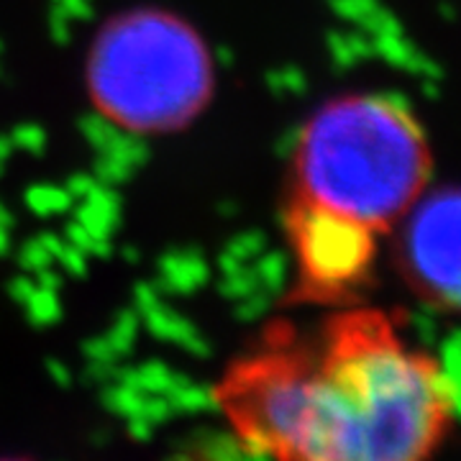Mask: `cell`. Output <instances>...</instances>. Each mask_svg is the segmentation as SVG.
Here are the masks:
<instances>
[{
  "label": "cell",
  "instance_id": "26",
  "mask_svg": "<svg viewBox=\"0 0 461 461\" xmlns=\"http://www.w3.org/2000/svg\"><path fill=\"white\" fill-rule=\"evenodd\" d=\"M272 300H275V295H269L267 290L257 287L254 293H249V295H244L241 300L233 303V315L241 323H257V321H262L264 315L269 313Z\"/></svg>",
  "mask_w": 461,
  "mask_h": 461
},
{
  "label": "cell",
  "instance_id": "59",
  "mask_svg": "<svg viewBox=\"0 0 461 461\" xmlns=\"http://www.w3.org/2000/svg\"><path fill=\"white\" fill-rule=\"evenodd\" d=\"M0 75H3V67H0Z\"/></svg>",
  "mask_w": 461,
  "mask_h": 461
},
{
  "label": "cell",
  "instance_id": "54",
  "mask_svg": "<svg viewBox=\"0 0 461 461\" xmlns=\"http://www.w3.org/2000/svg\"><path fill=\"white\" fill-rule=\"evenodd\" d=\"M11 254V229L0 226V259Z\"/></svg>",
  "mask_w": 461,
  "mask_h": 461
},
{
  "label": "cell",
  "instance_id": "20",
  "mask_svg": "<svg viewBox=\"0 0 461 461\" xmlns=\"http://www.w3.org/2000/svg\"><path fill=\"white\" fill-rule=\"evenodd\" d=\"M372 50L387 65L397 67V69H408L412 54L418 51V47H412L402 33H397V36H375L372 39Z\"/></svg>",
  "mask_w": 461,
  "mask_h": 461
},
{
  "label": "cell",
  "instance_id": "4",
  "mask_svg": "<svg viewBox=\"0 0 461 461\" xmlns=\"http://www.w3.org/2000/svg\"><path fill=\"white\" fill-rule=\"evenodd\" d=\"M402 247L415 282L461 311V187H438L412 205Z\"/></svg>",
  "mask_w": 461,
  "mask_h": 461
},
{
  "label": "cell",
  "instance_id": "42",
  "mask_svg": "<svg viewBox=\"0 0 461 461\" xmlns=\"http://www.w3.org/2000/svg\"><path fill=\"white\" fill-rule=\"evenodd\" d=\"M154 426L149 423L144 415H131V418H126V433H129V438L136 441V444H149L151 441V436H154Z\"/></svg>",
  "mask_w": 461,
  "mask_h": 461
},
{
  "label": "cell",
  "instance_id": "2",
  "mask_svg": "<svg viewBox=\"0 0 461 461\" xmlns=\"http://www.w3.org/2000/svg\"><path fill=\"white\" fill-rule=\"evenodd\" d=\"M297 172L315 205L384 226L429 185L426 136L412 113H397L379 95L323 105L297 151Z\"/></svg>",
  "mask_w": 461,
  "mask_h": 461
},
{
  "label": "cell",
  "instance_id": "55",
  "mask_svg": "<svg viewBox=\"0 0 461 461\" xmlns=\"http://www.w3.org/2000/svg\"><path fill=\"white\" fill-rule=\"evenodd\" d=\"M218 213H221V218H233V215L239 213V205L233 200H226V203L218 205Z\"/></svg>",
  "mask_w": 461,
  "mask_h": 461
},
{
  "label": "cell",
  "instance_id": "34",
  "mask_svg": "<svg viewBox=\"0 0 461 461\" xmlns=\"http://www.w3.org/2000/svg\"><path fill=\"white\" fill-rule=\"evenodd\" d=\"M162 293L157 290L154 282H136L133 285V311L139 315L149 313L151 308H157L162 303Z\"/></svg>",
  "mask_w": 461,
  "mask_h": 461
},
{
  "label": "cell",
  "instance_id": "57",
  "mask_svg": "<svg viewBox=\"0 0 461 461\" xmlns=\"http://www.w3.org/2000/svg\"><path fill=\"white\" fill-rule=\"evenodd\" d=\"M123 259L129 264H139L141 262V254H139V249L136 247H123Z\"/></svg>",
  "mask_w": 461,
  "mask_h": 461
},
{
  "label": "cell",
  "instance_id": "18",
  "mask_svg": "<svg viewBox=\"0 0 461 461\" xmlns=\"http://www.w3.org/2000/svg\"><path fill=\"white\" fill-rule=\"evenodd\" d=\"M139 329H141V315L136 313L133 308H126V311H118L115 313L111 329L105 330L103 336L108 339V344L113 346L118 359H123V357L131 354L133 344H136V336H139Z\"/></svg>",
  "mask_w": 461,
  "mask_h": 461
},
{
  "label": "cell",
  "instance_id": "25",
  "mask_svg": "<svg viewBox=\"0 0 461 461\" xmlns=\"http://www.w3.org/2000/svg\"><path fill=\"white\" fill-rule=\"evenodd\" d=\"M359 26H362V32L369 33L372 39H375V36H397V33H402L400 18H397L393 11L382 8L379 3H375V5L364 14V18L359 21Z\"/></svg>",
  "mask_w": 461,
  "mask_h": 461
},
{
  "label": "cell",
  "instance_id": "39",
  "mask_svg": "<svg viewBox=\"0 0 461 461\" xmlns=\"http://www.w3.org/2000/svg\"><path fill=\"white\" fill-rule=\"evenodd\" d=\"M115 372H118V362H87L83 372V382L103 387V384L113 382Z\"/></svg>",
  "mask_w": 461,
  "mask_h": 461
},
{
  "label": "cell",
  "instance_id": "9",
  "mask_svg": "<svg viewBox=\"0 0 461 461\" xmlns=\"http://www.w3.org/2000/svg\"><path fill=\"white\" fill-rule=\"evenodd\" d=\"M190 375H182L175 372L172 366H167L165 362H151L139 364V366H121L118 364V372H115L113 382H123V384H131L136 390L147 393V395H167L169 390L187 384Z\"/></svg>",
  "mask_w": 461,
  "mask_h": 461
},
{
  "label": "cell",
  "instance_id": "17",
  "mask_svg": "<svg viewBox=\"0 0 461 461\" xmlns=\"http://www.w3.org/2000/svg\"><path fill=\"white\" fill-rule=\"evenodd\" d=\"M100 154H111L118 162L129 165L131 169H139L151 159V147L139 131H123L121 129V133L113 139V144Z\"/></svg>",
  "mask_w": 461,
  "mask_h": 461
},
{
  "label": "cell",
  "instance_id": "27",
  "mask_svg": "<svg viewBox=\"0 0 461 461\" xmlns=\"http://www.w3.org/2000/svg\"><path fill=\"white\" fill-rule=\"evenodd\" d=\"M133 172H136V169H131L129 165H123V162H118L111 154H98L95 162H93V172H90V175L98 182H103V185L118 187V185L131 180Z\"/></svg>",
  "mask_w": 461,
  "mask_h": 461
},
{
  "label": "cell",
  "instance_id": "23",
  "mask_svg": "<svg viewBox=\"0 0 461 461\" xmlns=\"http://www.w3.org/2000/svg\"><path fill=\"white\" fill-rule=\"evenodd\" d=\"M218 295L226 297L230 303H236V300H241L249 293H254L257 287H259V282L254 277V269H251V264L249 267H241V269H236V272H226V275H221V280H218Z\"/></svg>",
  "mask_w": 461,
  "mask_h": 461
},
{
  "label": "cell",
  "instance_id": "41",
  "mask_svg": "<svg viewBox=\"0 0 461 461\" xmlns=\"http://www.w3.org/2000/svg\"><path fill=\"white\" fill-rule=\"evenodd\" d=\"M95 177L90 175V172H75V175H69L65 182V190L69 193V198L75 200V203H80V200L93 190V185H95Z\"/></svg>",
  "mask_w": 461,
  "mask_h": 461
},
{
  "label": "cell",
  "instance_id": "1",
  "mask_svg": "<svg viewBox=\"0 0 461 461\" xmlns=\"http://www.w3.org/2000/svg\"><path fill=\"white\" fill-rule=\"evenodd\" d=\"M433 364L372 326L346 336L321 375H303V405L287 456L412 461L426 456L446 415L430 390Z\"/></svg>",
  "mask_w": 461,
  "mask_h": 461
},
{
  "label": "cell",
  "instance_id": "19",
  "mask_svg": "<svg viewBox=\"0 0 461 461\" xmlns=\"http://www.w3.org/2000/svg\"><path fill=\"white\" fill-rule=\"evenodd\" d=\"M62 236H65V241H69L72 247L83 249L90 259H111V254H113V241H111V239H98V236H93V233L85 230L77 221H69L65 226V230H62Z\"/></svg>",
  "mask_w": 461,
  "mask_h": 461
},
{
  "label": "cell",
  "instance_id": "28",
  "mask_svg": "<svg viewBox=\"0 0 461 461\" xmlns=\"http://www.w3.org/2000/svg\"><path fill=\"white\" fill-rule=\"evenodd\" d=\"M326 47H329L330 65H333L336 75H344L354 65H359L354 51H351V44H348V32L333 29V32L326 33Z\"/></svg>",
  "mask_w": 461,
  "mask_h": 461
},
{
  "label": "cell",
  "instance_id": "14",
  "mask_svg": "<svg viewBox=\"0 0 461 461\" xmlns=\"http://www.w3.org/2000/svg\"><path fill=\"white\" fill-rule=\"evenodd\" d=\"M264 85L275 98H303L311 90L308 75L295 65L275 67L264 75Z\"/></svg>",
  "mask_w": 461,
  "mask_h": 461
},
{
  "label": "cell",
  "instance_id": "51",
  "mask_svg": "<svg viewBox=\"0 0 461 461\" xmlns=\"http://www.w3.org/2000/svg\"><path fill=\"white\" fill-rule=\"evenodd\" d=\"M0 226H5V229H14L16 226V215H14V211L0 200Z\"/></svg>",
  "mask_w": 461,
  "mask_h": 461
},
{
  "label": "cell",
  "instance_id": "5",
  "mask_svg": "<svg viewBox=\"0 0 461 461\" xmlns=\"http://www.w3.org/2000/svg\"><path fill=\"white\" fill-rule=\"evenodd\" d=\"M305 275L321 290H341L362 277L375 257L372 226L308 203L290 215Z\"/></svg>",
  "mask_w": 461,
  "mask_h": 461
},
{
  "label": "cell",
  "instance_id": "46",
  "mask_svg": "<svg viewBox=\"0 0 461 461\" xmlns=\"http://www.w3.org/2000/svg\"><path fill=\"white\" fill-rule=\"evenodd\" d=\"M379 98L384 100L393 111L397 113H412V100L405 95V93H400V90H384V93H377Z\"/></svg>",
  "mask_w": 461,
  "mask_h": 461
},
{
  "label": "cell",
  "instance_id": "32",
  "mask_svg": "<svg viewBox=\"0 0 461 461\" xmlns=\"http://www.w3.org/2000/svg\"><path fill=\"white\" fill-rule=\"evenodd\" d=\"M139 415H144L154 429H159V426H165V423L172 420L175 411H172L167 395H147L144 397V405H141V412H139Z\"/></svg>",
  "mask_w": 461,
  "mask_h": 461
},
{
  "label": "cell",
  "instance_id": "33",
  "mask_svg": "<svg viewBox=\"0 0 461 461\" xmlns=\"http://www.w3.org/2000/svg\"><path fill=\"white\" fill-rule=\"evenodd\" d=\"M47 26H50V36L54 44L67 47L72 41V18L67 16L62 8L50 5V11H47Z\"/></svg>",
  "mask_w": 461,
  "mask_h": 461
},
{
  "label": "cell",
  "instance_id": "36",
  "mask_svg": "<svg viewBox=\"0 0 461 461\" xmlns=\"http://www.w3.org/2000/svg\"><path fill=\"white\" fill-rule=\"evenodd\" d=\"M300 144H303V126L295 123V126L285 129L277 136V141H275V157L277 159H295L297 151H300Z\"/></svg>",
  "mask_w": 461,
  "mask_h": 461
},
{
  "label": "cell",
  "instance_id": "22",
  "mask_svg": "<svg viewBox=\"0 0 461 461\" xmlns=\"http://www.w3.org/2000/svg\"><path fill=\"white\" fill-rule=\"evenodd\" d=\"M11 141H14V149H21L23 154H32V157H44L47 151V144H50V133L44 126L39 123H18L14 126V131L8 133Z\"/></svg>",
  "mask_w": 461,
  "mask_h": 461
},
{
  "label": "cell",
  "instance_id": "56",
  "mask_svg": "<svg viewBox=\"0 0 461 461\" xmlns=\"http://www.w3.org/2000/svg\"><path fill=\"white\" fill-rule=\"evenodd\" d=\"M438 16L446 18V21H454V18H456V5H451V3H441V5H438Z\"/></svg>",
  "mask_w": 461,
  "mask_h": 461
},
{
  "label": "cell",
  "instance_id": "11",
  "mask_svg": "<svg viewBox=\"0 0 461 461\" xmlns=\"http://www.w3.org/2000/svg\"><path fill=\"white\" fill-rule=\"evenodd\" d=\"M251 269H254V277L259 282V287L267 290L269 295L277 297L287 287V280H290V257L282 249L267 247L251 262Z\"/></svg>",
  "mask_w": 461,
  "mask_h": 461
},
{
  "label": "cell",
  "instance_id": "8",
  "mask_svg": "<svg viewBox=\"0 0 461 461\" xmlns=\"http://www.w3.org/2000/svg\"><path fill=\"white\" fill-rule=\"evenodd\" d=\"M72 221H77L85 230H90L98 239H113L123 221V198L111 185L95 182L93 190L75 208Z\"/></svg>",
  "mask_w": 461,
  "mask_h": 461
},
{
  "label": "cell",
  "instance_id": "6",
  "mask_svg": "<svg viewBox=\"0 0 461 461\" xmlns=\"http://www.w3.org/2000/svg\"><path fill=\"white\" fill-rule=\"evenodd\" d=\"M211 282V264L195 247L167 249L157 259V290L165 297L193 295Z\"/></svg>",
  "mask_w": 461,
  "mask_h": 461
},
{
  "label": "cell",
  "instance_id": "48",
  "mask_svg": "<svg viewBox=\"0 0 461 461\" xmlns=\"http://www.w3.org/2000/svg\"><path fill=\"white\" fill-rule=\"evenodd\" d=\"M14 141H11V136L8 133H0V177L5 175V169H8V162H11V157H14Z\"/></svg>",
  "mask_w": 461,
  "mask_h": 461
},
{
  "label": "cell",
  "instance_id": "3",
  "mask_svg": "<svg viewBox=\"0 0 461 461\" xmlns=\"http://www.w3.org/2000/svg\"><path fill=\"white\" fill-rule=\"evenodd\" d=\"M87 83L100 111L118 126L175 131L211 98L213 62L203 39L180 18L133 11L100 32Z\"/></svg>",
  "mask_w": 461,
  "mask_h": 461
},
{
  "label": "cell",
  "instance_id": "47",
  "mask_svg": "<svg viewBox=\"0 0 461 461\" xmlns=\"http://www.w3.org/2000/svg\"><path fill=\"white\" fill-rule=\"evenodd\" d=\"M36 239L41 241V247L47 249L51 254V259H57L59 257V251L65 249V236L62 233H57V230H41V233H36Z\"/></svg>",
  "mask_w": 461,
  "mask_h": 461
},
{
  "label": "cell",
  "instance_id": "53",
  "mask_svg": "<svg viewBox=\"0 0 461 461\" xmlns=\"http://www.w3.org/2000/svg\"><path fill=\"white\" fill-rule=\"evenodd\" d=\"M111 444V433L108 430H95V433H90V446L93 448H103V446Z\"/></svg>",
  "mask_w": 461,
  "mask_h": 461
},
{
  "label": "cell",
  "instance_id": "31",
  "mask_svg": "<svg viewBox=\"0 0 461 461\" xmlns=\"http://www.w3.org/2000/svg\"><path fill=\"white\" fill-rule=\"evenodd\" d=\"M438 369H444L454 384H461V344L451 336L438 344Z\"/></svg>",
  "mask_w": 461,
  "mask_h": 461
},
{
  "label": "cell",
  "instance_id": "50",
  "mask_svg": "<svg viewBox=\"0 0 461 461\" xmlns=\"http://www.w3.org/2000/svg\"><path fill=\"white\" fill-rule=\"evenodd\" d=\"M446 415H451L454 420H459L461 423V384H456V387H454V395H451V400H448Z\"/></svg>",
  "mask_w": 461,
  "mask_h": 461
},
{
  "label": "cell",
  "instance_id": "13",
  "mask_svg": "<svg viewBox=\"0 0 461 461\" xmlns=\"http://www.w3.org/2000/svg\"><path fill=\"white\" fill-rule=\"evenodd\" d=\"M144 397H147V393L136 390L131 384H123V382H108L100 387V405L118 418H123V420L141 412Z\"/></svg>",
  "mask_w": 461,
  "mask_h": 461
},
{
  "label": "cell",
  "instance_id": "24",
  "mask_svg": "<svg viewBox=\"0 0 461 461\" xmlns=\"http://www.w3.org/2000/svg\"><path fill=\"white\" fill-rule=\"evenodd\" d=\"M411 326L415 339L423 346L438 344V308L433 303H420L412 308Z\"/></svg>",
  "mask_w": 461,
  "mask_h": 461
},
{
  "label": "cell",
  "instance_id": "49",
  "mask_svg": "<svg viewBox=\"0 0 461 461\" xmlns=\"http://www.w3.org/2000/svg\"><path fill=\"white\" fill-rule=\"evenodd\" d=\"M211 62H215V65H221V67H233V62H236V54H233L230 47L221 44V47L211 54Z\"/></svg>",
  "mask_w": 461,
  "mask_h": 461
},
{
  "label": "cell",
  "instance_id": "58",
  "mask_svg": "<svg viewBox=\"0 0 461 461\" xmlns=\"http://www.w3.org/2000/svg\"><path fill=\"white\" fill-rule=\"evenodd\" d=\"M3 51H5V44H3V39H0V57H3Z\"/></svg>",
  "mask_w": 461,
  "mask_h": 461
},
{
  "label": "cell",
  "instance_id": "16",
  "mask_svg": "<svg viewBox=\"0 0 461 461\" xmlns=\"http://www.w3.org/2000/svg\"><path fill=\"white\" fill-rule=\"evenodd\" d=\"M77 131L87 141V147L93 149L95 154H100V151H105L113 144V139L121 133V126L115 123L111 115L95 111V113H85L77 121Z\"/></svg>",
  "mask_w": 461,
  "mask_h": 461
},
{
  "label": "cell",
  "instance_id": "38",
  "mask_svg": "<svg viewBox=\"0 0 461 461\" xmlns=\"http://www.w3.org/2000/svg\"><path fill=\"white\" fill-rule=\"evenodd\" d=\"M372 5L375 3H366V0H330V11L344 21H351V23H359Z\"/></svg>",
  "mask_w": 461,
  "mask_h": 461
},
{
  "label": "cell",
  "instance_id": "40",
  "mask_svg": "<svg viewBox=\"0 0 461 461\" xmlns=\"http://www.w3.org/2000/svg\"><path fill=\"white\" fill-rule=\"evenodd\" d=\"M50 5L62 8L72 21H93V16H95L93 0H50Z\"/></svg>",
  "mask_w": 461,
  "mask_h": 461
},
{
  "label": "cell",
  "instance_id": "10",
  "mask_svg": "<svg viewBox=\"0 0 461 461\" xmlns=\"http://www.w3.org/2000/svg\"><path fill=\"white\" fill-rule=\"evenodd\" d=\"M23 203L26 208L32 211L36 218L41 221H50V218H57V215L69 213L75 208V200L69 198L62 185H51V182H39V185H32L23 195Z\"/></svg>",
  "mask_w": 461,
  "mask_h": 461
},
{
  "label": "cell",
  "instance_id": "35",
  "mask_svg": "<svg viewBox=\"0 0 461 461\" xmlns=\"http://www.w3.org/2000/svg\"><path fill=\"white\" fill-rule=\"evenodd\" d=\"M83 357L87 362H121L118 354L113 351V346L108 344V339L100 336H90L83 341Z\"/></svg>",
  "mask_w": 461,
  "mask_h": 461
},
{
  "label": "cell",
  "instance_id": "7",
  "mask_svg": "<svg viewBox=\"0 0 461 461\" xmlns=\"http://www.w3.org/2000/svg\"><path fill=\"white\" fill-rule=\"evenodd\" d=\"M144 318V326L147 330L162 344L180 346L182 351L198 357V359H211L213 354V346L205 339V333H200V329L185 318L182 313H177L175 308H169L165 303H159L157 308H151L149 313L141 315Z\"/></svg>",
  "mask_w": 461,
  "mask_h": 461
},
{
  "label": "cell",
  "instance_id": "15",
  "mask_svg": "<svg viewBox=\"0 0 461 461\" xmlns=\"http://www.w3.org/2000/svg\"><path fill=\"white\" fill-rule=\"evenodd\" d=\"M23 311H26V318L29 323L36 326V329H50V326H57L62 321V303H59V293L54 290H44V287H36L29 300L23 303Z\"/></svg>",
  "mask_w": 461,
  "mask_h": 461
},
{
  "label": "cell",
  "instance_id": "12",
  "mask_svg": "<svg viewBox=\"0 0 461 461\" xmlns=\"http://www.w3.org/2000/svg\"><path fill=\"white\" fill-rule=\"evenodd\" d=\"M167 400H169L175 415H180V412H187V415H195V412H218L221 405H223L221 395L215 393L213 387L195 384L193 379L187 384H180V387L169 390Z\"/></svg>",
  "mask_w": 461,
  "mask_h": 461
},
{
  "label": "cell",
  "instance_id": "21",
  "mask_svg": "<svg viewBox=\"0 0 461 461\" xmlns=\"http://www.w3.org/2000/svg\"><path fill=\"white\" fill-rule=\"evenodd\" d=\"M267 247H269V239H267V233L259 229H249V230H241V233H236L229 244L223 247V251H226V254H230L236 262L251 264Z\"/></svg>",
  "mask_w": 461,
  "mask_h": 461
},
{
  "label": "cell",
  "instance_id": "30",
  "mask_svg": "<svg viewBox=\"0 0 461 461\" xmlns=\"http://www.w3.org/2000/svg\"><path fill=\"white\" fill-rule=\"evenodd\" d=\"M54 262H59V267H62V272H65L67 277H75V280L87 277V269H90V257L85 254L83 249L72 247L69 241H67L65 249L59 251V257Z\"/></svg>",
  "mask_w": 461,
  "mask_h": 461
},
{
  "label": "cell",
  "instance_id": "29",
  "mask_svg": "<svg viewBox=\"0 0 461 461\" xmlns=\"http://www.w3.org/2000/svg\"><path fill=\"white\" fill-rule=\"evenodd\" d=\"M16 262L23 272H32L33 275V272H39V269H44V267L54 264V259H51L50 251L41 247V241L33 236V239L26 241V244H21V249H18V254H16Z\"/></svg>",
  "mask_w": 461,
  "mask_h": 461
},
{
  "label": "cell",
  "instance_id": "52",
  "mask_svg": "<svg viewBox=\"0 0 461 461\" xmlns=\"http://www.w3.org/2000/svg\"><path fill=\"white\" fill-rule=\"evenodd\" d=\"M420 90H423V95L430 100H438L441 98V90H438V80H423L420 83Z\"/></svg>",
  "mask_w": 461,
  "mask_h": 461
},
{
  "label": "cell",
  "instance_id": "43",
  "mask_svg": "<svg viewBox=\"0 0 461 461\" xmlns=\"http://www.w3.org/2000/svg\"><path fill=\"white\" fill-rule=\"evenodd\" d=\"M44 369H47V375L50 379L57 384V387H72V382H75V375H72V369L67 366L62 359H57V357H50L47 362H44Z\"/></svg>",
  "mask_w": 461,
  "mask_h": 461
},
{
  "label": "cell",
  "instance_id": "37",
  "mask_svg": "<svg viewBox=\"0 0 461 461\" xmlns=\"http://www.w3.org/2000/svg\"><path fill=\"white\" fill-rule=\"evenodd\" d=\"M405 72L418 75L420 80H438V83H441V77H444V69H441V65H438L436 59L426 57L423 51H415V54H412L411 65H408Z\"/></svg>",
  "mask_w": 461,
  "mask_h": 461
},
{
  "label": "cell",
  "instance_id": "44",
  "mask_svg": "<svg viewBox=\"0 0 461 461\" xmlns=\"http://www.w3.org/2000/svg\"><path fill=\"white\" fill-rule=\"evenodd\" d=\"M33 290H36V282H33V277H29V275H18V277H14V280L8 282V297H11L16 305H23Z\"/></svg>",
  "mask_w": 461,
  "mask_h": 461
},
{
  "label": "cell",
  "instance_id": "45",
  "mask_svg": "<svg viewBox=\"0 0 461 461\" xmlns=\"http://www.w3.org/2000/svg\"><path fill=\"white\" fill-rule=\"evenodd\" d=\"M33 282H36V287H44V290H54V293H59L62 290V285H65V277H62V272H57L54 267H44V269H39V272H33Z\"/></svg>",
  "mask_w": 461,
  "mask_h": 461
}]
</instances>
